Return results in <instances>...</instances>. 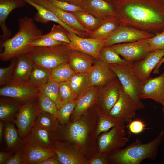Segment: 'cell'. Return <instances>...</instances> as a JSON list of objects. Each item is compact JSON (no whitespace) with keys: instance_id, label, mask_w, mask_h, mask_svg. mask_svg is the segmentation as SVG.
Wrapping results in <instances>:
<instances>
[{"instance_id":"38","label":"cell","mask_w":164,"mask_h":164,"mask_svg":"<svg viewBox=\"0 0 164 164\" xmlns=\"http://www.w3.org/2000/svg\"><path fill=\"white\" fill-rule=\"evenodd\" d=\"M37 99L40 112L50 113L57 118L58 108L56 104L51 98L39 91Z\"/></svg>"},{"instance_id":"14","label":"cell","mask_w":164,"mask_h":164,"mask_svg":"<svg viewBox=\"0 0 164 164\" xmlns=\"http://www.w3.org/2000/svg\"><path fill=\"white\" fill-rule=\"evenodd\" d=\"M121 83L118 77L104 85L98 94L96 104L98 111L109 113L117 101L119 97Z\"/></svg>"},{"instance_id":"39","label":"cell","mask_w":164,"mask_h":164,"mask_svg":"<svg viewBox=\"0 0 164 164\" xmlns=\"http://www.w3.org/2000/svg\"><path fill=\"white\" fill-rule=\"evenodd\" d=\"M59 95L61 107L67 103L76 101L77 98L69 81L60 83Z\"/></svg>"},{"instance_id":"36","label":"cell","mask_w":164,"mask_h":164,"mask_svg":"<svg viewBox=\"0 0 164 164\" xmlns=\"http://www.w3.org/2000/svg\"><path fill=\"white\" fill-rule=\"evenodd\" d=\"M59 124L58 119L53 115L47 112H40L36 118L35 126L54 132L57 129Z\"/></svg>"},{"instance_id":"2","label":"cell","mask_w":164,"mask_h":164,"mask_svg":"<svg viewBox=\"0 0 164 164\" xmlns=\"http://www.w3.org/2000/svg\"><path fill=\"white\" fill-rule=\"evenodd\" d=\"M90 109L72 121L59 124L54 132L55 141L68 144L88 160L97 153L95 133L98 113L96 109L93 112Z\"/></svg>"},{"instance_id":"40","label":"cell","mask_w":164,"mask_h":164,"mask_svg":"<svg viewBox=\"0 0 164 164\" xmlns=\"http://www.w3.org/2000/svg\"><path fill=\"white\" fill-rule=\"evenodd\" d=\"M60 83L50 80L39 91L51 98L56 104L58 110L60 108L59 101V90Z\"/></svg>"},{"instance_id":"53","label":"cell","mask_w":164,"mask_h":164,"mask_svg":"<svg viewBox=\"0 0 164 164\" xmlns=\"http://www.w3.org/2000/svg\"><path fill=\"white\" fill-rule=\"evenodd\" d=\"M164 62V56L161 58L153 71L154 74H159V70L162 64Z\"/></svg>"},{"instance_id":"52","label":"cell","mask_w":164,"mask_h":164,"mask_svg":"<svg viewBox=\"0 0 164 164\" xmlns=\"http://www.w3.org/2000/svg\"><path fill=\"white\" fill-rule=\"evenodd\" d=\"M73 5L82 7L84 0H60Z\"/></svg>"},{"instance_id":"17","label":"cell","mask_w":164,"mask_h":164,"mask_svg":"<svg viewBox=\"0 0 164 164\" xmlns=\"http://www.w3.org/2000/svg\"><path fill=\"white\" fill-rule=\"evenodd\" d=\"M51 148L61 164H87L88 160L67 143L55 141Z\"/></svg>"},{"instance_id":"23","label":"cell","mask_w":164,"mask_h":164,"mask_svg":"<svg viewBox=\"0 0 164 164\" xmlns=\"http://www.w3.org/2000/svg\"><path fill=\"white\" fill-rule=\"evenodd\" d=\"M98 92L95 87H91L87 91L79 97L76 101L74 109L71 114L70 121L82 115L96 104Z\"/></svg>"},{"instance_id":"32","label":"cell","mask_w":164,"mask_h":164,"mask_svg":"<svg viewBox=\"0 0 164 164\" xmlns=\"http://www.w3.org/2000/svg\"><path fill=\"white\" fill-rule=\"evenodd\" d=\"M71 12L86 30L87 34L97 28L103 20L97 18L84 10Z\"/></svg>"},{"instance_id":"16","label":"cell","mask_w":164,"mask_h":164,"mask_svg":"<svg viewBox=\"0 0 164 164\" xmlns=\"http://www.w3.org/2000/svg\"><path fill=\"white\" fill-rule=\"evenodd\" d=\"M67 36L70 42L69 45L71 50L79 51L99 59V53L104 46V40L82 37L68 31Z\"/></svg>"},{"instance_id":"42","label":"cell","mask_w":164,"mask_h":164,"mask_svg":"<svg viewBox=\"0 0 164 164\" xmlns=\"http://www.w3.org/2000/svg\"><path fill=\"white\" fill-rule=\"evenodd\" d=\"M10 65L0 68V85L2 86L13 80V76L16 63V58H13Z\"/></svg>"},{"instance_id":"35","label":"cell","mask_w":164,"mask_h":164,"mask_svg":"<svg viewBox=\"0 0 164 164\" xmlns=\"http://www.w3.org/2000/svg\"><path fill=\"white\" fill-rule=\"evenodd\" d=\"M75 73L69 63L61 64L51 69L50 80L60 83L68 81Z\"/></svg>"},{"instance_id":"24","label":"cell","mask_w":164,"mask_h":164,"mask_svg":"<svg viewBox=\"0 0 164 164\" xmlns=\"http://www.w3.org/2000/svg\"><path fill=\"white\" fill-rule=\"evenodd\" d=\"M54 141V132L35 125L29 134L23 139V143L51 148Z\"/></svg>"},{"instance_id":"22","label":"cell","mask_w":164,"mask_h":164,"mask_svg":"<svg viewBox=\"0 0 164 164\" xmlns=\"http://www.w3.org/2000/svg\"><path fill=\"white\" fill-rule=\"evenodd\" d=\"M25 164H38L56 154L51 148L25 144L22 147Z\"/></svg>"},{"instance_id":"18","label":"cell","mask_w":164,"mask_h":164,"mask_svg":"<svg viewBox=\"0 0 164 164\" xmlns=\"http://www.w3.org/2000/svg\"><path fill=\"white\" fill-rule=\"evenodd\" d=\"M87 73L91 86H103L117 77L108 64L99 59H96Z\"/></svg>"},{"instance_id":"48","label":"cell","mask_w":164,"mask_h":164,"mask_svg":"<svg viewBox=\"0 0 164 164\" xmlns=\"http://www.w3.org/2000/svg\"><path fill=\"white\" fill-rule=\"evenodd\" d=\"M5 164H25L22 148L19 149L6 163Z\"/></svg>"},{"instance_id":"43","label":"cell","mask_w":164,"mask_h":164,"mask_svg":"<svg viewBox=\"0 0 164 164\" xmlns=\"http://www.w3.org/2000/svg\"><path fill=\"white\" fill-rule=\"evenodd\" d=\"M76 101L65 104L58 110L57 118L60 124H63L70 121V116L75 107Z\"/></svg>"},{"instance_id":"31","label":"cell","mask_w":164,"mask_h":164,"mask_svg":"<svg viewBox=\"0 0 164 164\" xmlns=\"http://www.w3.org/2000/svg\"><path fill=\"white\" fill-rule=\"evenodd\" d=\"M97 112L98 120L95 133L97 139L102 133L108 132L114 127L125 124L124 122L112 117L109 113Z\"/></svg>"},{"instance_id":"55","label":"cell","mask_w":164,"mask_h":164,"mask_svg":"<svg viewBox=\"0 0 164 164\" xmlns=\"http://www.w3.org/2000/svg\"><path fill=\"white\" fill-rule=\"evenodd\" d=\"M108 0V1H110V2H111L113 1H114V0Z\"/></svg>"},{"instance_id":"30","label":"cell","mask_w":164,"mask_h":164,"mask_svg":"<svg viewBox=\"0 0 164 164\" xmlns=\"http://www.w3.org/2000/svg\"><path fill=\"white\" fill-rule=\"evenodd\" d=\"M51 69L34 64L29 81L36 88L44 87L50 79Z\"/></svg>"},{"instance_id":"7","label":"cell","mask_w":164,"mask_h":164,"mask_svg":"<svg viewBox=\"0 0 164 164\" xmlns=\"http://www.w3.org/2000/svg\"><path fill=\"white\" fill-rule=\"evenodd\" d=\"M39 92V89L29 81L13 80L0 88L1 96L11 98L22 104L34 101Z\"/></svg>"},{"instance_id":"33","label":"cell","mask_w":164,"mask_h":164,"mask_svg":"<svg viewBox=\"0 0 164 164\" xmlns=\"http://www.w3.org/2000/svg\"><path fill=\"white\" fill-rule=\"evenodd\" d=\"M68 81L77 98L92 87L89 82L87 72L75 73Z\"/></svg>"},{"instance_id":"45","label":"cell","mask_w":164,"mask_h":164,"mask_svg":"<svg viewBox=\"0 0 164 164\" xmlns=\"http://www.w3.org/2000/svg\"><path fill=\"white\" fill-rule=\"evenodd\" d=\"M55 7L62 10L73 12L79 10H84L80 6H76L60 0H47Z\"/></svg>"},{"instance_id":"28","label":"cell","mask_w":164,"mask_h":164,"mask_svg":"<svg viewBox=\"0 0 164 164\" xmlns=\"http://www.w3.org/2000/svg\"><path fill=\"white\" fill-rule=\"evenodd\" d=\"M16 63L13 76V80L19 81H28L33 64L26 53L16 57Z\"/></svg>"},{"instance_id":"51","label":"cell","mask_w":164,"mask_h":164,"mask_svg":"<svg viewBox=\"0 0 164 164\" xmlns=\"http://www.w3.org/2000/svg\"><path fill=\"white\" fill-rule=\"evenodd\" d=\"M38 164H61L56 155L40 162Z\"/></svg>"},{"instance_id":"13","label":"cell","mask_w":164,"mask_h":164,"mask_svg":"<svg viewBox=\"0 0 164 164\" xmlns=\"http://www.w3.org/2000/svg\"><path fill=\"white\" fill-rule=\"evenodd\" d=\"M155 35L120 24L118 29L104 40V46H111L118 43H127L149 38Z\"/></svg>"},{"instance_id":"19","label":"cell","mask_w":164,"mask_h":164,"mask_svg":"<svg viewBox=\"0 0 164 164\" xmlns=\"http://www.w3.org/2000/svg\"><path fill=\"white\" fill-rule=\"evenodd\" d=\"M26 3L24 0H0V26L2 32L0 36V44L10 38L12 35L6 23L9 15L15 9L23 7Z\"/></svg>"},{"instance_id":"11","label":"cell","mask_w":164,"mask_h":164,"mask_svg":"<svg viewBox=\"0 0 164 164\" xmlns=\"http://www.w3.org/2000/svg\"><path fill=\"white\" fill-rule=\"evenodd\" d=\"M164 56V50L149 53L140 61L131 62V71L142 84L151 77V72Z\"/></svg>"},{"instance_id":"29","label":"cell","mask_w":164,"mask_h":164,"mask_svg":"<svg viewBox=\"0 0 164 164\" xmlns=\"http://www.w3.org/2000/svg\"><path fill=\"white\" fill-rule=\"evenodd\" d=\"M22 105L13 99L2 97L0 99V119L2 121H14Z\"/></svg>"},{"instance_id":"8","label":"cell","mask_w":164,"mask_h":164,"mask_svg":"<svg viewBox=\"0 0 164 164\" xmlns=\"http://www.w3.org/2000/svg\"><path fill=\"white\" fill-rule=\"evenodd\" d=\"M125 127L123 124L100 134L97 139V153L108 155L112 151L123 147L128 141Z\"/></svg>"},{"instance_id":"47","label":"cell","mask_w":164,"mask_h":164,"mask_svg":"<svg viewBox=\"0 0 164 164\" xmlns=\"http://www.w3.org/2000/svg\"><path fill=\"white\" fill-rule=\"evenodd\" d=\"M146 124L142 120L137 119L131 120L128 125V129L132 133L138 134L143 132L145 129Z\"/></svg>"},{"instance_id":"15","label":"cell","mask_w":164,"mask_h":164,"mask_svg":"<svg viewBox=\"0 0 164 164\" xmlns=\"http://www.w3.org/2000/svg\"><path fill=\"white\" fill-rule=\"evenodd\" d=\"M139 97L141 100L151 99L160 104L164 113V73L156 77H151L143 83Z\"/></svg>"},{"instance_id":"9","label":"cell","mask_w":164,"mask_h":164,"mask_svg":"<svg viewBox=\"0 0 164 164\" xmlns=\"http://www.w3.org/2000/svg\"><path fill=\"white\" fill-rule=\"evenodd\" d=\"M39 112L37 103L34 101L22 105L13 121L21 138H24L30 133Z\"/></svg>"},{"instance_id":"6","label":"cell","mask_w":164,"mask_h":164,"mask_svg":"<svg viewBox=\"0 0 164 164\" xmlns=\"http://www.w3.org/2000/svg\"><path fill=\"white\" fill-rule=\"evenodd\" d=\"M131 62L127 61L121 64L108 65L115 73L125 91L132 99L137 110L143 109L145 106L139 97L142 84L132 73Z\"/></svg>"},{"instance_id":"46","label":"cell","mask_w":164,"mask_h":164,"mask_svg":"<svg viewBox=\"0 0 164 164\" xmlns=\"http://www.w3.org/2000/svg\"><path fill=\"white\" fill-rule=\"evenodd\" d=\"M63 43L49 37H41L32 42L31 44V47L53 46Z\"/></svg>"},{"instance_id":"27","label":"cell","mask_w":164,"mask_h":164,"mask_svg":"<svg viewBox=\"0 0 164 164\" xmlns=\"http://www.w3.org/2000/svg\"><path fill=\"white\" fill-rule=\"evenodd\" d=\"M96 59L79 51L72 50L69 63L76 73L87 72Z\"/></svg>"},{"instance_id":"1","label":"cell","mask_w":164,"mask_h":164,"mask_svg":"<svg viewBox=\"0 0 164 164\" xmlns=\"http://www.w3.org/2000/svg\"><path fill=\"white\" fill-rule=\"evenodd\" d=\"M120 24L155 35L164 30V0L111 2Z\"/></svg>"},{"instance_id":"3","label":"cell","mask_w":164,"mask_h":164,"mask_svg":"<svg viewBox=\"0 0 164 164\" xmlns=\"http://www.w3.org/2000/svg\"><path fill=\"white\" fill-rule=\"evenodd\" d=\"M34 19L25 16L18 21V32L12 38L0 44V60L7 61L26 53L32 47L31 43L43 35Z\"/></svg>"},{"instance_id":"50","label":"cell","mask_w":164,"mask_h":164,"mask_svg":"<svg viewBox=\"0 0 164 164\" xmlns=\"http://www.w3.org/2000/svg\"><path fill=\"white\" fill-rule=\"evenodd\" d=\"M12 152H0V164H5L7 162L13 155Z\"/></svg>"},{"instance_id":"21","label":"cell","mask_w":164,"mask_h":164,"mask_svg":"<svg viewBox=\"0 0 164 164\" xmlns=\"http://www.w3.org/2000/svg\"><path fill=\"white\" fill-rule=\"evenodd\" d=\"M32 0L53 12L70 28L83 34L85 37H87V33L86 30L71 12L60 9L51 4L47 0Z\"/></svg>"},{"instance_id":"12","label":"cell","mask_w":164,"mask_h":164,"mask_svg":"<svg viewBox=\"0 0 164 164\" xmlns=\"http://www.w3.org/2000/svg\"><path fill=\"white\" fill-rule=\"evenodd\" d=\"M137 108L132 99L124 90L121 85L119 97L109 112L113 117L125 123H128L136 115Z\"/></svg>"},{"instance_id":"54","label":"cell","mask_w":164,"mask_h":164,"mask_svg":"<svg viewBox=\"0 0 164 164\" xmlns=\"http://www.w3.org/2000/svg\"><path fill=\"white\" fill-rule=\"evenodd\" d=\"M4 128V124L2 121H0V141H1L2 139L3 132Z\"/></svg>"},{"instance_id":"20","label":"cell","mask_w":164,"mask_h":164,"mask_svg":"<svg viewBox=\"0 0 164 164\" xmlns=\"http://www.w3.org/2000/svg\"><path fill=\"white\" fill-rule=\"evenodd\" d=\"M82 7L84 11L102 20L109 16L116 15L113 4L107 0H84Z\"/></svg>"},{"instance_id":"10","label":"cell","mask_w":164,"mask_h":164,"mask_svg":"<svg viewBox=\"0 0 164 164\" xmlns=\"http://www.w3.org/2000/svg\"><path fill=\"white\" fill-rule=\"evenodd\" d=\"M147 39L111 46L126 61H139L150 53Z\"/></svg>"},{"instance_id":"26","label":"cell","mask_w":164,"mask_h":164,"mask_svg":"<svg viewBox=\"0 0 164 164\" xmlns=\"http://www.w3.org/2000/svg\"><path fill=\"white\" fill-rule=\"evenodd\" d=\"M120 24L115 16H109L102 20L99 26L87 34V37L101 40L108 39L118 29Z\"/></svg>"},{"instance_id":"5","label":"cell","mask_w":164,"mask_h":164,"mask_svg":"<svg viewBox=\"0 0 164 164\" xmlns=\"http://www.w3.org/2000/svg\"><path fill=\"white\" fill-rule=\"evenodd\" d=\"M71 51L69 44L64 43L53 46L32 47L26 54L34 64L52 69L68 63Z\"/></svg>"},{"instance_id":"25","label":"cell","mask_w":164,"mask_h":164,"mask_svg":"<svg viewBox=\"0 0 164 164\" xmlns=\"http://www.w3.org/2000/svg\"><path fill=\"white\" fill-rule=\"evenodd\" d=\"M24 0L27 3L36 9L37 12L35 14L34 17L35 21L43 24H46L50 21L54 22L62 26L69 32L75 33L80 37H84L83 34L73 30L67 26L51 11L34 2L32 0Z\"/></svg>"},{"instance_id":"4","label":"cell","mask_w":164,"mask_h":164,"mask_svg":"<svg viewBox=\"0 0 164 164\" xmlns=\"http://www.w3.org/2000/svg\"><path fill=\"white\" fill-rule=\"evenodd\" d=\"M164 136V130L149 142L137 139L123 149L115 150L107 155L110 164H140L144 160H155Z\"/></svg>"},{"instance_id":"49","label":"cell","mask_w":164,"mask_h":164,"mask_svg":"<svg viewBox=\"0 0 164 164\" xmlns=\"http://www.w3.org/2000/svg\"><path fill=\"white\" fill-rule=\"evenodd\" d=\"M87 164H110L107 155L96 153L89 159Z\"/></svg>"},{"instance_id":"41","label":"cell","mask_w":164,"mask_h":164,"mask_svg":"<svg viewBox=\"0 0 164 164\" xmlns=\"http://www.w3.org/2000/svg\"><path fill=\"white\" fill-rule=\"evenodd\" d=\"M67 32L61 25L54 24L50 32L41 37H49L56 40L70 44V42L67 36Z\"/></svg>"},{"instance_id":"44","label":"cell","mask_w":164,"mask_h":164,"mask_svg":"<svg viewBox=\"0 0 164 164\" xmlns=\"http://www.w3.org/2000/svg\"><path fill=\"white\" fill-rule=\"evenodd\" d=\"M147 39L150 52L164 50V30Z\"/></svg>"},{"instance_id":"34","label":"cell","mask_w":164,"mask_h":164,"mask_svg":"<svg viewBox=\"0 0 164 164\" xmlns=\"http://www.w3.org/2000/svg\"><path fill=\"white\" fill-rule=\"evenodd\" d=\"M5 125L4 137L8 148L10 149H19L23 145V139H21L17 129L10 121H7Z\"/></svg>"},{"instance_id":"37","label":"cell","mask_w":164,"mask_h":164,"mask_svg":"<svg viewBox=\"0 0 164 164\" xmlns=\"http://www.w3.org/2000/svg\"><path fill=\"white\" fill-rule=\"evenodd\" d=\"M119 55L111 46H104L100 51L98 59L108 65L125 63L126 61Z\"/></svg>"}]
</instances>
